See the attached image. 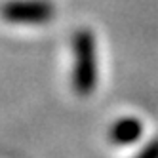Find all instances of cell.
<instances>
[{"label": "cell", "instance_id": "obj_2", "mask_svg": "<svg viewBox=\"0 0 158 158\" xmlns=\"http://www.w3.org/2000/svg\"><path fill=\"white\" fill-rule=\"evenodd\" d=\"M0 15L15 25H44L53 19L55 8L50 0H8Z\"/></svg>", "mask_w": 158, "mask_h": 158}, {"label": "cell", "instance_id": "obj_1", "mask_svg": "<svg viewBox=\"0 0 158 158\" xmlns=\"http://www.w3.org/2000/svg\"><path fill=\"white\" fill-rule=\"evenodd\" d=\"M97 86V48L94 32L82 29L73 36V89L89 95Z\"/></svg>", "mask_w": 158, "mask_h": 158}, {"label": "cell", "instance_id": "obj_3", "mask_svg": "<svg viewBox=\"0 0 158 158\" xmlns=\"http://www.w3.org/2000/svg\"><path fill=\"white\" fill-rule=\"evenodd\" d=\"M143 133V126L137 118H120L110 128V141L114 145H131L135 143Z\"/></svg>", "mask_w": 158, "mask_h": 158}, {"label": "cell", "instance_id": "obj_4", "mask_svg": "<svg viewBox=\"0 0 158 158\" xmlns=\"http://www.w3.org/2000/svg\"><path fill=\"white\" fill-rule=\"evenodd\" d=\"M137 158H158V139H154L152 143H149L145 149L139 152Z\"/></svg>", "mask_w": 158, "mask_h": 158}]
</instances>
